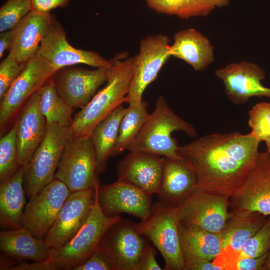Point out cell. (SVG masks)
<instances>
[{
	"instance_id": "obj_5",
	"label": "cell",
	"mask_w": 270,
	"mask_h": 270,
	"mask_svg": "<svg viewBox=\"0 0 270 270\" xmlns=\"http://www.w3.org/2000/svg\"><path fill=\"white\" fill-rule=\"evenodd\" d=\"M47 124L44 140L24 166V186L29 200L54 180L64 149L72 134L70 127Z\"/></svg>"
},
{
	"instance_id": "obj_24",
	"label": "cell",
	"mask_w": 270,
	"mask_h": 270,
	"mask_svg": "<svg viewBox=\"0 0 270 270\" xmlns=\"http://www.w3.org/2000/svg\"><path fill=\"white\" fill-rule=\"evenodd\" d=\"M0 250L2 254L16 260L42 262L48 260L50 248L44 240L35 237L24 228L0 232Z\"/></svg>"
},
{
	"instance_id": "obj_6",
	"label": "cell",
	"mask_w": 270,
	"mask_h": 270,
	"mask_svg": "<svg viewBox=\"0 0 270 270\" xmlns=\"http://www.w3.org/2000/svg\"><path fill=\"white\" fill-rule=\"evenodd\" d=\"M176 208L158 202L150 217L136 224L138 232L149 239L164 258L166 270H184Z\"/></svg>"
},
{
	"instance_id": "obj_22",
	"label": "cell",
	"mask_w": 270,
	"mask_h": 270,
	"mask_svg": "<svg viewBox=\"0 0 270 270\" xmlns=\"http://www.w3.org/2000/svg\"><path fill=\"white\" fill-rule=\"evenodd\" d=\"M55 19L50 14H41L32 10L12 29L10 53L19 62L26 64L36 54Z\"/></svg>"
},
{
	"instance_id": "obj_10",
	"label": "cell",
	"mask_w": 270,
	"mask_h": 270,
	"mask_svg": "<svg viewBox=\"0 0 270 270\" xmlns=\"http://www.w3.org/2000/svg\"><path fill=\"white\" fill-rule=\"evenodd\" d=\"M56 72L37 54L31 58L0 100L1 130Z\"/></svg>"
},
{
	"instance_id": "obj_18",
	"label": "cell",
	"mask_w": 270,
	"mask_h": 270,
	"mask_svg": "<svg viewBox=\"0 0 270 270\" xmlns=\"http://www.w3.org/2000/svg\"><path fill=\"white\" fill-rule=\"evenodd\" d=\"M216 74L222 82L227 98L235 104H244L252 97L270 98V88L262 84L265 71L254 63H232L218 70Z\"/></svg>"
},
{
	"instance_id": "obj_7",
	"label": "cell",
	"mask_w": 270,
	"mask_h": 270,
	"mask_svg": "<svg viewBox=\"0 0 270 270\" xmlns=\"http://www.w3.org/2000/svg\"><path fill=\"white\" fill-rule=\"evenodd\" d=\"M97 161L90 136L72 135L64 149L54 179L63 182L71 192L95 188L100 185Z\"/></svg>"
},
{
	"instance_id": "obj_35",
	"label": "cell",
	"mask_w": 270,
	"mask_h": 270,
	"mask_svg": "<svg viewBox=\"0 0 270 270\" xmlns=\"http://www.w3.org/2000/svg\"><path fill=\"white\" fill-rule=\"evenodd\" d=\"M248 125L251 134L260 142L270 136V102L256 104L249 112Z\"/></svg>"
},
{
	"instance_id": "obj_36",
	"label": "cell",
	"mask_w": 270,
	"mask_h": 270,
	"mask_svg": "<svg viewBox=\"0 0 270 270\" xmlns=\"http://www.w3.org/2000/svg\"><path fill=\"white\" fill-rule=\"evenodd\" d=\"M26 64L19 62L9 52L8 56L0 64V100L25 68Z\"/></svg>"
},
{
	"instance_id": "obj_14",
	"label": "cell",
	"mask_w": 270,
	"mask_h": 270,
	"mask_svg": "<svg viewBox=\"0 0 270 270\" xmlns=\"http://www.w3.org/2000/svg\"><path fill=\"white\" fill-rule=\"evenodd\" d=\"M100 186L70 194L44 238L50 248L66 244L84 226L93 209Z\"/></svg>"
},
{
	"instance_id": "obj_34",
	"label": "cell",
	"mask_w": 270,
	"mask_h": 270,
	"mask_svg": "<svg viewBox=\"0 0 270 270\" xmlns=\"http://www.w3.org/2000/svg\"><path fill=\"white\" fill-rule=\"evenodd\" d=\"M32 10L31 0H8L0 8V33L12 30Z\"/></svg>"
},
{
	"instance_id": "obj_26",
	"label": "cell",
	"mask_w": 270,
	"mask_h": 270,
	"mask_svg": "<svg viewBox=\"0 0 270 270\" xmlns=\"http://www.w3.org/2000/svg\"><path fill=\"white\" fill-rule=\"evenodd\" d=\"M179 231L186 264L202 260L214 261L221 254L220 234L180 224Z\"/></svg>"
},
{
	"instance_id": "obj_4",
	"label": "cell",
	"mask_w": 270,
	"mask_h": 270,
	"mask_svg": "<svg viewBox=\"0 0 270 270\" xmlns=\"http://www.w3.org/2000/svg\"><path fill=\"white\" fill-rule=\"evenodd\" d=\"M179 131L191 138H196L197 135L194 126L176 114L164 96H160L154 110L150 114L128 151L148 152L166 158H180L182 157L178 152V140L172 137L174 132Z\"/></svg>"
},
{
	"instance_id": "obj_20",
	"label": "cell",
	"mask_w": 270,
	"mask_h": 270,
	"mask_svg": "<svg viewBox=\"0 0 270 270\" xmlns=\"http://www.w3.org/2000/svg\"><path fill=\"white\" fill-rule=\"evenodd\" d=\"M165 158L140 152H130L118 164V180L132 184L146 194H157L162 182Z\"/></svg>"
},
{
	"instance_id": "obj_43",
	"label": "cell",
	"mask_w": 270,
	"mask_h": 270,
	"mask_svg": "<svg viewBox=\"0 0 270 270\" xmlns=\"http://www.w3.org/2000/svg\"><path fill=\"white\" fill-rule=\"evenodd\" d=\"M263 270H270V249L267 253Z\"/></svg>"
},
{
	"instance_id": "obj_3",
	"label": "cell",
	"mask_w": 270,
	"mask_h": 270,
	"mask_svg": "<svg viewBox=\"0 0 270 270\" xmlns=\"http://www.w3.org/2000/svg\"><path fill=\"white\" fill-rule=\"evenodd\" d=\"M135 56L121 62L119 58L107 68L106 84L76 114L70 126L75 136H90L96 126L125 102L133 78Z\"/></svg>"
},
{
	"instance_id": "obj_38",
	"label": "cell",
	"mask_w": 270,
	"mask_h": 270,
	"mask_svg": "<svg viewBox=\"0 0 270 270\" xmlns=\"http://www.w3.org/2000/svg\"><path fill=\"white\" fill-rule=\"evenodd\" d=\"M157 254L156 249L148 244L141 258L138 270H162V268L156 260Z\"/></svg>"
},
{
	"instance_id": "obj_32",
	"label": "cell",
	"mask_w": 270,
	"mask_h": 270,
	"mask_svg": "<svg viewBox=\"0 0 270 270\" xmlns=\"http://www.w3.org/2000/svg\"><path fill=\"white\" fill-rule=\"evenodd\" d=\"M17 121L0 140V184L12 176L20 166L17 142Z\"/></svg>"
},
{
	"instance_id": "obj_39",
	"label": "cell",
	"mask_w": 270,
	"mask_h": 270,
	"mask_svg": "<svg viewBox=\"0 0 270 270\" xmlns=\"http://www.w3.org/2000/svg\"><path fill=\"white\" fill-rule=\"evenodd\" d=\"M32 10L41 14H50L58 8L66 7L70 0H31Z\"/></svg>"
},
{
	"instance_id": "obj_40",
	"label": "cell",
	"mask_w": 270,
	"mask_h": 270,
	"mask_svg": "<svg viewBox=\"0 0 270 270\" xmlns=\"http://www.w3.org/2000/svg\"><path fill=\"white\" fill-rule=\"evenodd\" d=\"M267 254L256 258H244L237 260L230 270H263Z\"/></svg>"
},
{
	"instance_id": "obj_2",
	"label": "cell",
	"mask_w": 270,
	"mask_h": 270,
	"mask_svg": "<svg viewBox=\"0 0 270 270\" xmlns=\"http://www.w3.org/2000/svg\"><path fill=\"white\" fill-rule=\"evenodd\" d=\"M96 188V199L87 221L77 234L62 246L50 248V257L42 262H20L11 270H73L84 264L98 248L103 236L122 218L109 217L99 204Z\"/></svg>"
},
{
	"instance_id": "obj_33",
	"label": "cell",
	"mask_w": 270,
	"mask_h": 270,
	"mask_svg": "<svg viewBox=\"0 0 270 270\" xmlns=\"http://www.w3.org/2000/svg\"><path fill=\"white\" fill-rule=\"evenodd\" d=\"M270 249V216L266 218L262 228L243 245L236 254L233 264L242 258L262 256Z\"/></svg>"
},
{
	"instance_id": "obj_15",
	"label": "cell",
	"mask_w": 270,
	"mask_h": 270,
	"mask_svg": "<svg viewBox=\"0 0 270 270\" xmlns=\"http://www.w3.org/2000/svg\"><path fill=\"white\" fill-rule=\"evenodd\" d=\"M97 196L102 210L109 217L127 214L144 221L152 212V196L119 180L111 184L100 185Z\"/></svg>"
},
{
	"instance_id": "obj_42",
	"label": "cell",
	"mask_w": 270,
	"mask_h": 270,
	"mask_svg": "<svg viewBox=\"0 0 270 270\" xmlns=\"http://www.w3.org/2000/svg\"><path fill=\"white\" fill-rule=\"evenodd\" d=\"M12 36V30L0 33V58L3 57L4 52L9 50Z\"/></svg>"
},
{
	"instance_id": "obj_19",
	"label": "cell",
	"mask_w": 270,
	"mask_h": 270,
	"mask_svg": "<svg viewBox=\"0 0 270 270\" xmlns=\"http://www.w3.org/2000/svg\"><path fill=\"white\" fill-rule=\"evenodd\" d=\"M266 218L258 212L230 210L220 233L222 252L214 263L223 270H230L243 245L262 228Z\"/></svg>"
},
{
	"instance_id": "obj_25",
	"label": "cell",
	"mask_w": 270,
	"mask_h": 270,
	"mask_svg": "<svg viewBox=\"0 0 270 270\" xmlns=\"http://www.w3.org/2000/svg\"><path fill=\"white\" fill-rule=\"evenodd\" d=\"M168 54L184 61L196 71L205 70L214 60V48L210 42L194 28L176 34Z\"/></svg>"
},
{
	"instance_id": "obj_29",
	"label": "cell",
	"mask_w": 270,
	"mask_h": 270,
	"mask_svg": "<svg viewBox=\"0 0 270 270\" xmlns=\"http://www.w3.org/2000/svg\"><path fill=\"white\" fill-rule=\"evenodd\" d=\"M40 110L46 119L47 124H56L70 127L73 121L72 107L59 96L54 76L38 90Z\"/></svg>"
},
{
	"instance_id": "obj_17",
	"label": "cell",
	"mask_w": 270,
	"mask_h": 270,
	"mask_svg": "<svg viewBox=\"0 0 270 270\" xmlns=\"http://www.w3.org/2000/svg\"><path fill=\"white\" fill-rule=\"evenodd\" d=\"M54 80L59 96L72 108H83L108 81L107 68L88 70L68 66L58 70Z\"/></svg>"
},
{
	"instance_id": "obj_1",
	"label": "cell",
	"mask_w": 270,
	"mask_h": 270,
	"mask_svg": "<svg viewBox=\"0 0 270 270\" xmlns=\"http://www.w3.org/2000/svg\"><path fill=\"white\" fill-rule=\"evenodd\" d=\"M260 142L251 133L204 136L178 152L196 172L199 188L229 200L254 166Z\"/></svg>"
},
{
	"instance_id": "obj_23",
	"label": "cell",
	"mask_w": 270,
	"mask_h": 270,
	"mask_svg": "<svg viewBox=\"0 0 270 270\" xmlns=\"http://www.w3.org/2000/svg\"><path fill=\"white\" fill-rule=\"evenodd\" d=\"M17 122L18 162L20 166H26L44 140L47 129L46 119L40 108L38 91L26 102Z\"/></svg>"
},
{
	"instance_id": "obj_21",
	"label": "cell",
	"mask_w": 270,
	"mask_h": 270,
	"mask_svg": "<svg viewBox=\"0 0 270 270\" xmlns=\"http://www.w3.org/2000/svg\"><path fill=\"white\" fill-rule=\"evenodd\" d=\"M198 188L192 164L186 159L165 158L162 182L156 194L160 202L173 208L182 204Z\"/></svg>"
},
{
	"instance_id": "obj_28",
	"label": "cell",
	"mask_w": 270,
	"mask_h": 270,
	"mask_svg": "<svg viewBox=\"0 0 270 270\" xmlns=\"http://www.w3.org/2000/svg\"><path fill=\"white\" fill-rule=\"evenodd\" d=\"M126 109L123 105L118 107L96 126L90 136L96 157L98 175L106 169L118 141L120 123Z\"/></svg>"
},
{
	"instance_id": "obj_41",
	"label": "cell",
	"mask_w": 270,
	"mask_h": 270,
	"mask_svg": "<svg viewBox=\"0 0 270 270\" xmlns=\"http://www.w3.org/2000/svg\"><path fill=\"white\" fill-rule=\"evenodd\" d=\"M184 270H223L214 261L202 260L186 264Z\"/></svg>"
},
{
	"instance_id": "obj_16",
	"label": "cell",
	"mask_w": 270,
	"mask_h": 270,
	"mask_svg": "<svg viewBox=\"0 0 270 270\" xmlns=\"http://www.w3.org/2000/svg\"><path fill=\"white\" fill-rule=\"evenodd\" d=\"M230 210L270 216V154L260 152L242 184L228 200Z\"/></svg>"
},
{
	"instance_id": "obj_12",
	"label": "cell",
	"mask_w": 270,
	"mask_h": 270,
	"mask_svg": "<svg viewBox=\"0 0 270 270\" xmlns=\"http://www.w3.org/2000/svg\"><path fill=\"white\" fill-rule=\"evenodd\" d=\"M170 40L166 36H149L142 40L140 53L135 56L133 78L128 96L129 105L140 104L146 89L156 78L170 56Z\"/></svg>"
},
{
	"instance_id": "obj_37",
	"label": "cell",
	"mask_w": 270,
	"mask_h": 270,
	"mask_svg": "<svg viewBox=\"0 0 270 270\" xmlns=\"http://www.w3.org/2000/svg\"><path fill=\"white\" fill-rule=\"evenodd\" d=\"M73 270H114V268L106 256L98 248L84 264Z\"/></svg>"
},
{
	"instance_id": "obj_9",
	"label": "cell",
	"mask_w": 270,
	"mask_h": 270,
	"mask_svg": "<svg viewBox=\"0 0 270 270\" xmlns=\"http://www.w3.org/2000/svg\"><path fill=\"white\" fill-rule=\"evenodd\" d=\"M148 244L136 224L122 219L106 232L98 248L108 258L114 270H138Z\"/></svg>"
},
{
	"instance_id": "obj_11",
	"label": "cell",
	"mask_w": 270,
	"mask_h": 270,
	"mask_svg": "<svg viewBox=\"0 0 270 270\" xmlns=\"http://www.w3.org/2000/svg\"><path fill=\"white\" fill-rule=\"evenodd\" d=\"M71 193L63 182L54 179L29 200L22 216V227L36 238L44 240Z\"/></svg>"
},
{
	"instance_id": "obj_31",
	"label": "cell",
	"mask_w": 270,
	"mask_h": 270,
	"mask_svg": "<svg viewBox=\"0 0 270 270\" xmlns=\"http://www.w3.org/2000/svg\"><path fill=\"white\" fill-rule=\"evenodd\" d=\"M148 6L158 12L181 18L206 16L218 6L215 0H146Z\"/></svg>"
},
{
	"instance_id": "obj_13",
	"label": "cell",
	"mask_w": 270,
	"mask_h": 270,
	"mask_svg": "<svg viewBox=\"0 0 270 270\" xmlns=\"http://www.w3.org/2000/svg\"><path fill=\"white\" fill-rule=\"evenodd\" d=\"M229 208L228 200L198 188L176 210L180 224L220 234Z\"/></svg>"
},
{
	"instance_id": "obj_27",
	"label": "cell",
	"mask_w": 270,
	"mask_h": 270,
	"mask_svg": "<svg viewBox=\"0 0 270 270\" xmlns=\"http://www.w3.org/2000/svg\"><path fill=\"white\" fill-rule=\"evenodd\" d=\"M24 166H21L10 178L0 186V226L4 230L22 227V218L26 206L24 186Z\"/></svg>"
},
{
	"instance_id": "obj_45",
	"label": "cell",
	"mask_w": 270,
	"mask_h": 270,
	"mask_svg": "<svg viewBox=\"0 0 270 270\" xmlns=\"http://www.w3.org/2000/svg\"><path fill=\"white\" fill-rule=\"evenodd\" d=\"M266 152L270 154V136H269L266 140Z\"/></svg>"
},
{
	"instance_id": "obj_44",
	"label": "cell",
	"mask_w": 270,
	"mask_h": 270,
	"mask_svg": "<svg viewBox=\"0 0 270 270\" xmlns=\"http://www.w3.org/2000/svg\"><path fill=\"white\" fill-rule=\"evenodd\" d=\"M216 2L218 8H222L228 5L230 0H215Z\"/></svg>"
},
{
	"instance_id": "obj_8",
	"label": "cell",
	"mask_w": 270,
	"mask_h": 270,
	"mask_svg": "<svg viewBox=\"0 0 270 270\" xmlns=\"http://www.w3.org/2000/svg\"><path fill=\"white\" fill-rule=\"evenodd\" d=\"M36 54L57 72L60 70L83 64L96 68H108V61L94 51L77 49L68 42L66 32L56 20L42 40Z\"/></svg>"
},
{
	"instance_id": "obj_30",
	"label": "cell",
	"mask_w": 270,
	"mask_h": 270,
	"mask_svg": "<svg viewBox=\"0 0 270 270\" xmlns=\"http://www.w3.org/2000/svg\"><path fill=\"white\" fill-rule=\"evenodd\" d=\"M150 114L148 104L142 101L140 104L129 105L122 120L118 137L112 154L114 157L128 150L136 139Z\"/></svg>"
}]
</instances>
